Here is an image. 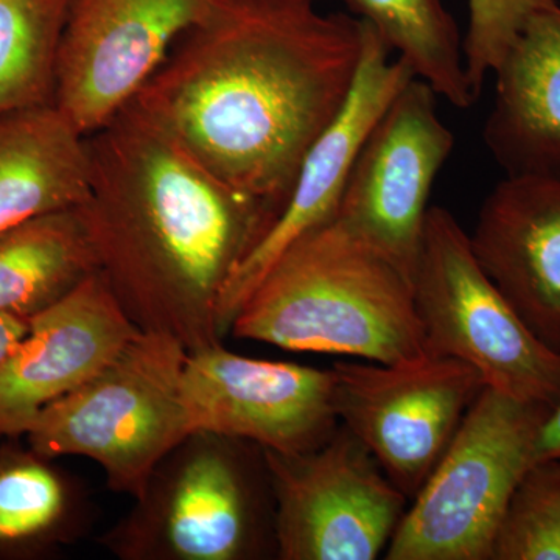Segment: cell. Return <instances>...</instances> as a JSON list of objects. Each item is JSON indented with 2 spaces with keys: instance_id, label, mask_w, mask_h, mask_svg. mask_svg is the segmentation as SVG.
I'll return each mask as SVG.
<instances>
[{
  "instance_id": "6da1fadb",
  "label": "cell",
  "mask_w": 560,
  "mask_h": 560,
  "mask_svg": "<svg viewBox=\"0 0 560 560\" xmlns=\"http://www.w3.org/2000/svg\"><path fill=\"white\" fill-rule=\"evenodd\" d=\"M318 0H217L130 103L234 189L285 208L355 80L363 22Z\"/></svg>"
},
{
  "instance_id": "5b68a950",
  "label": "cell",
  "mask_w": 560,
  "mask_h": 560,
  "mask_svg": "<svg viewBox=\"0 0 560 560\" xmlns=\"http://www.w3.org/2000/svg\"><path fill=\"white\" fill-rule=\"evenodd\" d=\"M187 352L172 335L140 330L108 366L28 422V445L51 459L94 460L110 490L135 500L190 434L180 393Z\"/></svg>"
},
{
  "instance_id": "603a6c76",
  "label": "cell",
  "mask_w": 560,
  "mask_h": 560,
  "mask_svg": "<svg viewBox=\"0 0 560 560\" xmlns=\"http://www.w3.org/2000/svg\"><path fill=\"white\" fill-rule=\"evenodd\" d=\"M556 0H469V27L463 39L467 79L480 97L489 73L499 69L508 50L534 14Z\"/></svg>"
},
{
  "instance_id": "cb8c5ba5",
  "label": "cell",
  "mask_w": 560,
  "mask_h": 560,
  "mask_svg": "<svg viewBox=\"0 0 560 560\" xmlns=\"http://www.w3.org/2000/svg\"><path fill=\"white\" fill-rule=\"evenodd\" d=\"M550 460H560V396L545 412L534 442V464Z\"/></svg>"
},
{
  "instance_id": "ffe728a7",
  "label": "cell",
  "mask_w": 560,
  "mask_h": 560,
  "mask_svg": "<svg viewBox=\"0 0 560 560\" xmlns=\"http://www.w3.org/2000/svg\"><path fill=\"white\" fill-rule=\"evenodd\" d=\"M456 108L478 101L467 79L458 25L442 0H340Z\"/></svg>"
},
{
  "instance_id": "30bf717a",
  "label": "cell",
  "mask_w": 560,
  "mask_h": 560,
  "mask_svg": "<svg viewBox=\"0 0 560 560\" xmlns=\"http://www.w3.org/2000/svg\"><path fill=\"white\" fill-rule=\"evenodd\" d=\"M438 94L412 79L372 128L350 172L335 221L415 280L431 187L455 138Z\"/></svg>"
},
{
  "instance_id": "7a4b0ae2",
  "label": "cell",
  "mask_w": 560,
  "mask_h": 560,
  "mask_svg": "<svg viewBox=\"0 0 560 560\" xmlns=\"http://www.w3.org/2000/svg\"><path fill=\"white\" fill-rule=\"evenodd\" d=\"M98 272L140 330L220 345L221 294L280 210L234 189L135 105L88 136Z\"/></svg>"
},
{
  "instance_id": "277c9868",
  "label": "cell",
  "mask_w": 560,
  "mask_h": 560,
  "mask_svg": "<svg viewBox=\"0 0 560 560\" xmlns=\"http://www.w3.org/2000/svg\"><path fill=\"white\" fill-rule=\"evenodd\" d=\"M264 448L195 431L156 464L125 517L101 537L120 560H246L264 547Z\"/></svg>"
},
{
  "instance_id": "ba28073f",
  "label": "cell",
  "mask_w": 560,
  "mask_h": 560,
  "mask_svg": "<svg viewBox=\"0 0 560 560\" xmlns=\"http://www.w3.org/2000/svg\"><path fill=\"white\" fill-rule=\"evenodd\" d=\"M282 560H372L385 550L407 497L348 429L308 452L265 451Z\"/></svg>"
},
{
  "instance_id": "4fadbf2b",
  "label": "cell",
  "mask_w": 560,
  "mask_h": 560,
  "mask_svg": "<svg viewBox=\"0 0 560 560\" xmlns=\"http://www.w3.org/2000/svg\"><path fill=\"white\" fill-rule=\"evenodd\" d=\"M361 22L359 69L345 105L305 154L285 208L224 287L219 308L223 337L230 334L232 320L276 260L308 232L335 219L350 172L372 128L390 101L416 79L410 65L400 57L390 60L388 44L368 22Z\"/></svg>"
},
{
  "instance_id": "e0dca14e",
  "label": "cell",
  "mask_w": 560,
  "mask_h": 560,
  "mask_svg": "<svg viewBox=\"0 0 560 560\" xmlns=\"http://www.w3.org/2000/svg\"><path fill=\"white\" fill-rule=\"evenodd\" d=\"M90 190L88 136L55 103L0 114V231L81 208Z\"/></svg>"
},
{
  "instance_id": "d4e9b609",
  "label": "cell",
  "mask_w": 560,
  "mask_h": 560,
  "mask_svg": "<svg viewBox=\"0 0 560 560\" xmlns=\"http://www.w3.org/2000/svg\"><path fill=\"white\" fill-rule=\"evenodd\" d=\"M28 330V320L16 316L0 315V363L5 360L18 342L25 337Z\"/></svg>"
},
{
  "instance_id": "44dd1931",
  "label": "cell",
  "mask_w": 560,
  "mask_h": 560,
  "mask_svg": "<svg viewBox=\"0 0 560 560\" xmlns=\"http://www.w3.org/2000/svg\"><path fill=\"white\" fill-rule=\"evenodd\" d=\"M70 0H0V114L54 103Z\"/></svg>"
},
{
  "instance_id": "5bb4252c",
  "label": "cell",
  "mask_w": 560,
  "mask_h": 560,
  "mask_svg": "<svg viewBox=\"0 0 560 560\" xmlns=\"http://www.w3.org/2000/svg\"><path fill=\"white\" fill-rule=\"evenodd\" d=\"M140 331L101 272L28 319L0 363V436H20L51 401L80 388Z\"/></svg>"
},
{
  "instance_id": "8fae6325",
  "label": "cell",
  "mask_w": 560,
  "mask_h": 560,
  "mask_svg": "<svg viewBox=\"0 0 560 560\" xmlns=\"http://www.w3.org/2000/svg\"><path fill=\"white\" fill-rule=\"evenodd\" d=\"M217 0H70L54 103L94 135L127 108Z\"/></svg>"
},
{
  "instance_id": "7402d4cb",
  "label": "cell",
  "mask_w": 560,
  "mask_h": 560,
  "mask_svg": "<svg viewBox=\"0 0 560 560\" xmlns=\"http://www.w3.org/2000/svg\"><path fill=\"white\" fill-rule=\"evenodd\" d=\"M490 560H560V460L523 475L493 537Z\"/></svg>"
},
{
  "instance_id": "9a60e30c",
  "label": "cell",
  "mask_w": 560,
  "mask_h": 560,
  "mask_svg": "<svg viewBox=\"0 0 560 560\" xmlns=\"http://www.w3.org/2000/svg\"><path fill=\"white\" fill-rule=\"evenodd\" d=\"M469 238L493 285L560 352V176L506 175L482 202Z\"/></svg>"
},
{
  "instance_id": "7c38bea8",
  "label": "cell",
  "mask_w": 560,
  "mask_h": 560,
  "mask_svg": "<svg viewBox=\"0 0 560 560\" xmlns=\"http://www.w3.org/2000/svg\"><path fill=\"white\" fill-rule=\"evenodd\" d=\"M180 393L190 433L210 431L265 451L302 453L337 430L334 371L249 359L221 342L187 352Z\"/></svg>"
},
{
  "instance_id": "ac0fdd59",
  "label": "cell",
  "mask_w": 560,
  "mask_h": 560,
  "mask_svg": "<svg viewBox=\"0 0 560 560\" xmlns=\"http://www.w3.org/2000/svg\"><path fill=\"white\" fill-rule=\"evenodd\" d=\"M98 272L81 208L57 210L0 231V315L32 319Z\"/></svg>"
},
{
  "instance_id": "2e32d148",
  "label": "cell",
  "mask_w": 560,
  "mask_h": 560,
  "mask_svg": "<svg viewBox=\"0 0 560 560\" xmlns=\"http://www.w3.org/2000/svg\"><path fill=\"white\" fill-rule=\"evenodd\" d=\"M486 147L506 175L560 176V0L530 18L493 72Z\"/></svg>"
},
{
  "instance_id": "d6986e66",
  "label": "cell",
  "mask_w": 560,
  "mask_h": 560,
  "mask_svg": "<svg viewBox=\"0 0 560 560\" xmlns=\"http://www.w3.org/2000/svg\"><path fill=\"white\" fill-rule=\"evenodd\" d=\"M94 522L86 486L51 458L0 451V556L27 558L75 544Z\"/></svg>"
},
{
  "instance_id": "8992f818",
  "label": "cell",
  "mask_w": 560,
  "mask_h": 560,
  "mask_svg": "<svg viewBox=\"0 0 560 560\" xmlns=\"http://www.w3.org/2000/svg\"><path fill=\"white\" fill-rule=\"evenodd\" d=\"M547 411L485 386L401 515L386 559L490 560L511 495L534 464Z\"/></svg>"
},
{
  "instance_id": "52a82bcc",
  "label": "cell",
  "mask_w": 560,
  "mask_h": 560,
  "mask_svg": "<svg viewBox=\"0 0 560 560\" xmlns=\"http://www.w3.org/2000/svg\"><path fill=\"white\" fill-rule=\"evenodd\" d=\"M412 283L427 352L464 361L488 388L512 399L555 405L560 352L541 342L493 285L447 209L427 213Z\"/></svg>"
},
{
  "instance_id": "9c48e42d",
  "label": "cell",
  "mask_w": 560,
  "mask_h": 560,
  "mask_svg": "<svg viewBox=\"0 0 560 560\" xmlns=\"http://www.w3.org/2000/svg\"><path fill=\"white\" fill-rule=\"evenodd\" d=\"M331 371L338 420L407 499L429 480L486 386L469 364L431 352L394 364L340 361Z\"/></svg>"
},
{
  "instance_id": "3957f363",
  "label": "cell",
  "mask_w": 560,
  "mask_h": 560,
  "mask_svg": "<svg viewBox=\"0 0 560 560\" xmlns=\"http://www.w3.org/2000/svg\"><path fill=\"white\" fill-rule=\"evenodd\" d=\"M230 331L280 349L381 364L427 352L412 280L335 220L276 260Z\"/></svg>"
}]
</instances>
